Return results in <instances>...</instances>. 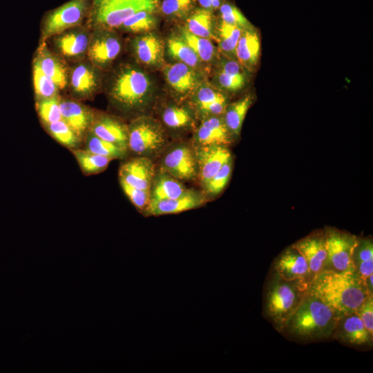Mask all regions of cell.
Returning a JSON list of instances; mask_svg holds the SVG:
<instances>
[{
    "label": "cell",
    "mask_w": 373,
    "mask_h": 373,
    "mask_svg": "<svg viewBox=\"0 0 373 373\" xmlns=\"http://www.w3.org/2000/svg\"><path fill=\"white\" fill-rule=\"evenodd\" d=\"M222 115H211L202 118L194 134L196 146L222 144L228 146L232 141Z\"/></svg>",
    "instance_id": "24"
},
{
    "label": "cell",
    "mask_w": 373,
    "mask_h": 373,
    "mask_svg": "<svg viewBox=\"0 0 373 373\" xmlns=\"http://www.w3.org/2000/svg\"><path fill=\"white\" fill-rule=\"evenodd\" d=\"M187 189L180 180L161 171L155 175L150 189V202L173 199L181 196Z\"/></svg>",
    "instance_id": "27"
},
{
    "label": "cell",
    "mask_w": 373,
    "mask_h": 373,
    "mask_svg": "<svg viewBox=\"0 0 373 373\" xmlns=\"http://www.w3.org/2000/svg\"><path fill=\"white\" fill-rule=\"evenodd\" d=\"M102 87L110 103L125 114L144 109L153 94V85L148 74L132 62H122L112 68L104 76Z\"/></svg>",
    "instance_id": "1"
},
{
    "label": "cell",
    "mask_w": 373,
    "mask_h": 373,
    "mask_svg": "<svg viewBox=\"0 0 373 373\" xmlns=\"http://www.w3.org/2000/svg\"><path fill=\"white\" fill-rule=\"evenodd\" d=\"M242 30L238 27L220 21L216 28V40L220 52L225 57L236 60V48Z\"/></svg>",
    "instance_id": "32"
},
{
    "label": "cell",
    "mask_w": 373,
    "mask_h": 373,
    "mask_svg": "<svg viewBox=\"0 0 373 373\" xmlns=\"http://www.w3.org/2000/svg\"><path fill=\"white\" fill-rule=\"evenodd\" d=\"M169 55L178 62L198 69L202 63L193 50L179 36H171L166 41Z\"/></svg>",
    "instance_id": "33"
},
{
    "label": "cell",
    "mask_w": 373,
    "mask_h": 373,
    "mask_svg": "<svg viewBox=\"0 0 373 373\" xmlns=\"http://www.w3.org/2000/svg\"><path fill=\"white\" fill-rule=\"evenodd\" d=\"M184 21V28L191 34L216 40L213 12L195 8Z\"/></svg>",
    "instance_id": "28"
},
{
    "label": "cell",
    "mask_w": 373,
    "mask_h": 373,
    "mask_svg": "<svg viewBox=\"0 0 373 373\" xmlns=\"http://www.w3.org/2000/svg\"><path fill=\"white\" fill-rule=\"evenodd\" d=\"M352 262L354 271L365 283L366 280L373 275V244L371 239L358 238Z\"/></svg>",
    "instance_id": "31"
},
{
    "label": "cell",
    "mask_w": 373,
    "mask_h": 373,
    "mask_svg": "<svg viewBox=\"0 0 373 373\" xmlns=\"http://www.w3.org/2000/svg\"><path fill=\"white\" fill-rule=\"evenodd\" d=\"M309 284L302 280H285L271 269L265 283L262 311L264 317L278 332L302 303Z\"/></svg>",
    "instance_id": "4"
},
{
    "label": "cell",
    "mask_w": 373,
    "mask_h": 373,
    "mask_svg": "<svg viewBox=\"0 0 373 373\" xmlns=\"http://www.w3.org/2000/svg\"><path fill=\"white\" fill-rule=\"evenodd\" d=\"M216 81L220 90L227 91H237L244 87L246 83V76L231 75L220 70H218L216 75Z\"/></svg>",
    "instance_id": "45"
},
{
    "label": "cell",
    "mask_w": 373,
    "mask_h": 373,
    "mask_svg": "<svg viewBox=\"0 0 373 373\" xmlns=\"http://www.w3.org/2000/svg\"><path fill=\"white\" fill-rule=\"evenodd\" d=\"M325 236L327 254L325 270L354 271L352 256L358 238L350 233L332 227L325 229Z\"/></svg>",
    "instance_id": "10"
},
{
    "label": "cell",
    "mask_w": 373,
    "mask_h": 373,
    "mask_svg": "<svg viewBox=\"0 0 373 373\" xmlns=\"http://www.w3.org/2000/svg\"><path fill=\"white\" fill-rule=\"evenodd\" d=\"M163 123L171 129H183L193 124L192 111L184 106L169 105L162 113Z\"/></svg>",
    "instance_id": "35"
},
{
    "label": "cell",
    "mask_w": 373,
    "mask_h": 373,
    "mask_svg": "<svg viewBox=\"0 0 373 373\" xmlns=\"http://www.w3.org/2000/svg\"><path fill=\"white\" fill-rule=\"evenodd\" d=\"M231 166L232 160L231 159L202 186L208 195H216L223 191L229 180L232 171Z\"/></svg>",
    "instance_id": "42"
},
{
    "label": "cell",
    "mask_w": 373,
    "mask_h": 373,
    "mask_svg": "<svg viewBox=\"0 0 373 373\" xmlns=\"http://www.w3.org/2000/svg\"><path fill=\"white\" fill-rule=\"evenodd\" d=\"M161 0H90L84 24L90 29L116 30L132 15L141 11L158 12Z\"/></svg>",
    "instance_id": "5"
},
{
    "label": "cell",
    "mask_w": 373,
    "mask_h": 373,
    "mask_svg": "<svg viewBox=\"0 0 373 373\" xmlns=\"http://www.w3.org/2000/svg\"><path fill=\"white\" fill-rule=\"evenodd\" d=\"M179 36L193 50L202 62H211L218 57V50L211 39L193 35L184 27L180 28Z\"/></svg>",
    "instance_id": "34"
},
{
    "label": "cell",
    "mask_w": 373,
    "mask_h": 373,
    "mask_svg": "<svg viewBox=\"0 0 373 373\" xmlns=\"http://www.w3.org/2000/svg\"><path fill=\"white\" fill-rule=\"evenodd\" d=\"M32 62L55 83L61 91L66 90L70 65L55 53L46 42L39 43Z\"/></svg>",
    "instance_id": "16"
},
{
    "label": "cell",
    "mask_w": 373,
    "mask_h": 373,
    "mask_svg": "<svg viewBox=\"0 0 373 373\" xmlns=\"http://www.w3.org/2000/svg\"><path fill=\"white\" fill-rule=\"evenodd\" d=\"M87 59L102 71H108L122 53L123 42L116 30H90Z\"/></svg>",
    "instance_id": "8"
},
{
    "label": "cell",
    "mask_w": 373,
    "mask_h": 373,
    "mask_svg": "<svg viewBox=\"0 0 373 373\" xmlns=\"http://www.w3.org/2000/svg\"><path fill=\"white\" fill-rule=\"evenodd\" d=\"M196 0H161L158 13L172 19H185L195 8Z\"/></svg>",
    "instance_id": "39"
},
{
    "label": "cell",
    "mask_w": 373,
    "mask_h": 373,
    "mask_svg": "<svg viewBox=\"0 0 373 373\" xmlns=\"http://www.w3.org/2000/svg\"><path fill=\"white\" fill-rule=\"evenodd\" d=\"M220 21L245 30L252 27L251 24L234 5L224 2L219 8Z\"/></svg>",
    "instance_id": "43"
},
{
    "label": "cell",
    "mask_w": 373,
    "mask_h": 373,
    "mask_svg": "<svg viewBox=\"0 0 373 373\" xmlns=\"http://www.w3.org/2000/svg\"><path fill=\"white\" fill-rule=\"evenodd\" d=\"M337 319L333 310L309 291L280 333L300 342L325 340L332 338Z\"/></svg>",
    "instance_id": "3"
},
{
    "label": "cell",
    "mask_w": 373,
    "mask_h": 373,
    "mask_svg": "<svg viewBox=\"0 0 373 373\" xmlns=\"http://www.w3.org/2000/svg\"><path fill=\"white\" fill-rule=\"evenodd\" d=\"M128 48L136 61L143 66L158 67L164 62V42L153 32L137 35L129 41Z\"/></svg>",
    "instance_id": "15"
},
{
    "label": "cell",
    "mask_w": 373,
    "mask_h": 373,
    "mask_svg": "<svg viewBox=\"0 0 373 373\" xmlns=\"http://www.w3.org/2000/svg\"><path fill=\"white\" fill-rule=\"evenodd\" d=\"M86 150L111 159L123 157L126 151L116 144L104 140L88 131L85 135Z\"/></svg>",
    "instance_id": "38"
},
{
    "label": "cell",
    "mask_w": 373,
    "mask_h": 373,
    "mask_svg": "<svg viewBox=\"0 0 373 373\" xmlns=\"http://www.w3.org/2000/svg\"><path fill=\"white\" fill-rule=\"evenodd\" d=\"M90 32L84 23L51 37L46 43L55 53L70 64L87 57Z\"/></svg>",
    "instance_id": "11"
},
{
    "label": "cell",
    "mask_w": 373,
    "mask_h": 373,
    "mask_svg": "<svg viewBox=\"0 0 373 373\" xmlns=\"http://www.w3.org/2000/svg\"><path fill=\"white\" fill-rule=\"evenodd\" d=\"M192 94L193 106L202 118L222 115L228 104L225 94L209 84H200Z\"/></svg>",
    "instance_id": "23"
},
{
    "label": "cell",
    "mask_w": 373,
    "mask_h": 373,
    "mask_svg": "<svg viewBox=\"0 0 373 373\" xmlns=\"http://www.w3.org/2000/svg\"><path fill=\"white\" fill-rule=\"evenodd\" d=\"M291 247L298 250L305 259L312 280L326 269L327 254L325 231H315L296 242Z\"/></svg>",
    "instance_id": "14"
},
{
    "label": "cell",
    "mask_w": 373,
    "mask_h": 373,
    "mask_svg": "<svg viewBox=\"0 0 373 373\" xmlns=\"http://www.w3.org/2000/svg\"><path fill=\"white\" fill-rule=\"evenodd\" d=\"M80 168L86 175L95 174L105 170L110 161L109 157L93 153L88 150L76 149L73 151Z\"/></svg>",
    "instance_id": "37"
},
{
    "label": "cell",
    "mask_w": 373,
    "mask_h": 373,
    "mask_svg": "<svg viewBox=\"0 0 373 373\" xmlns=\"http://www.w3.org/2000/svg\"><path fill=\"white\" fill-rule=\"evenodd\" d=\"M89 131L99 138L127 151L128 125L119 118L108 114L95 112Z\"/></svg>",
    "instance_id": "19"
},
{
    "label": "cell",
    "mask_w": 373,
    "mask_h": 373,
    "mask_svg": "<svg viewBox=\"0 0 373 373\" xmlns=\"http://www.w3.org/2000/svg\"><path fill=\"white\" fill-rule=\"evenodd\" d=\"M121 186L133 204L139 210L146 212L150 202V191L133 187L119 180Z\"/></svg>",
    "instance_id": "44"
},
{
    "label": "cell",
    "mask_w": 373,
    "mask_h": 373,
    "mask_svg": "<svg viewBox=\"0 0 373 373\" xmlns=\"http://www.w3.org/2000/svg\"><path fill=\"white\" fill-rule=\"evenodd\" d=\"M32 74L35 101L59 95L61 90L55 83L32 61Z\"/></svg>",
    "instance_id": "36"
},
{
    "label": "cell",
    "mask_w": 373,
    "mask_h": 373,
    "mask_svg": "<svg viewBox=\"0 0 373 373\" xmlns=\"http://www.w3.org/2000/svg\"><path fill=\"white\" fill-rule=\"evenodd\" d=\"M69 65L66 90L70 97L79 101L93 98L103 86L104 72L87 58Z\"/></svg>",
    "instance_id": "9"
},
{
    "label": "cell",
    "mask_w": 373,
    "mask_h": 373,
    "mask_svg": "<svg viewBox=\"0 0 373 373\" xmlns=\"http://www.w3.org/2000/svg\"><path fill=\"white\" fill-rule=\"evenodd\" d=\"M158 14L155 11H139L125 19L116 30L135 35L149 32L158 25Z\"/></svg>",
    "instance_id": "30"
},
{
    "label": "cell",
    "mask_w": 373,
    "mask_h": 373,
    "mask_svg": "<svg viewBox=\"0 0 373 373\" xmlns=\"http://www.w3.org/2000/svg\"><path fill=\"white\" fill-rule=\"evenodd\" d=\"M155 175L154 164L146 156L131 158L122 164L119 169V180L148 191L151 189Z\"/></svg>",
    "instance_id": "18"
},
{
    "label": "cell",
    "mask_w": 373,
    "mask_h": 373,
    "mask_svg": "<svg viewBox=\"0 0 373 373\" xmlns=\"http://www.w3.org/2000/svg\"><path fill=\"white\" fill-rule=\"evenodd\" d=\"M332 338L358 348H370L373 344V336L355 312L338 318Z\"/></svg>",
    "instance_id": "13"
},
{
    "label": "cell",
    "mask_w": 373,
    "mask_h": 373,
    "mask_svg": "<svg viewBox=\"0 0 373 373\" xmlns=\"http://www.w3.org/2000/svg\"><path fill=\"white\" fill-rule=\"evenodd\" d=\"M128 149L137 156L149 157L162 149L166 142L161 124L152 117L142 115L128 125Z\"/></svg>",
    "instance_id": "7"
},
{
    "label": "cell",
    "mask_w": 373,
    "mask_h": 373,
    "mask_svg": "<svg viewBox=\"0 0 373 373\" xmlns=\"http://www.w3.org/2000/svg\"><path fill=\"white\" fill-rule=\"evenodd\" d=\"M309 291L328 305L338 318L355 312L372 295L354 271L324 270L312 280Z\"/></svg>",
    "instance_id": "2"
},
{
    "label": "cell",
    "mask_w": 373,
    "mask_h": 373,
    "mask_svg": "<svg viewBox=\"0 0 373 373\" xmlns=\"http://www.w3.org/2000/svg\"><path fill=\"white\" fill-rule=\"evenodd\" d=\"M90 8V0H69L46 12L41 20L39 43L69 28L84 23Z\"/></svg>",
    "instance_id": "6"
},
{
    "label": "cell",
    "mask_w": 373,
    "mask_h": 373,
    "mask_svg": "<svg viewBox=\"0 0 373 373\" xmlns=\"http://www.w3.org/2000/svg\"><path fill=\"white\" fill-rule=\"evenodd\" d=\"M260 54V41L258 32L252 26L242 31L236 48V58L245 69L254 70Z\"/></svg>",
    "instance_id": "26"
},
{
    "label": "cell",
    "mask_w": 373,
    "mask_h": 373,
    "mask_svg": "<svg viewBox=\"0 0 373 373\" xmlns=\"http://www.w3.org/2000/svg\"><path fill=\"white\" fill-rule=\"evenodd\" d=\"M252 104V96L247 95L227 104L223 113V120L232 137L240 135L246 114Z\"/></svg>",
    "instance_id": "29"
},
{
    "label": "cell",
    "mask_w": 373,
    "mask_h": 373,
    "mask_svg": "<svg viewBox=\"0 0 373 373\" xmlns=\"http://www.w3.org/2000/svg\"><path fill=\"white\" fill-rule=\"evenodd\" d=\"M164 75L168 85L180 96L192 94L201 84L197 69L181 62L166 65Z\"/></svg>",
    "instance_id": "21"
},
{
    "label": "cell",
    "mask_w": 373,
    "mask_h": 373,
    "mask_svg": "<svg viewBox=\"0 0 373 373\" xmlns=\"http://www.w3.org/2000/svg\"><path fill=\"white\" fill-rule=\"evenodd\" d=\"M271 269L287 280H302L311 283L308 265L300 253L293 247L285 249L274 261Z\"/></svg>",
    "instance_id": "20"
},
{
    "label": "cell",
    "mask_w": 373,
    "mask_h": 373,
    "mask_svg": "<svg viewBox=\"0 0 373 373\" xmlns=\"http://www.w3.org/2000/svg\"><path fill=\"white\" fill-rule=\"evenodd\" d=\"M60 95L36 101V110L44 126L61 119Z\"/></svg>",
    "instance_id": "41"
},
{
    "label": "cell",
    "mask_w": 373,
    "mask_h": 373,
    "mask_svg": "<svg viewBox=\"0 0 373 373\" xmlns=\"http://www.w3.org/2000/svg\"><path fill=\"white\" fill-rule=\"evenodd\" d=\"M204 202L205 197L203 194L193 189H187L180 197L150 202L145 213L151 216L179 213L198 208Z\"/></svg>",
    "instance_id": "25"
},
{
    "label": "cell",
    "mask_w": 373,
    "mask_h": 373,
    "mask_svg": "<svg viewBox=\"0 0 373 373\" xmlns=\"http://www.w3.org/2000/svg\"><path fill=\"white\" fill-rule=\"evenodd\" d=\"M48 133L58 142L68 148L77 146L81 138L62 119L45 126Z\"/></svg>",
    "instance_id": "40"
},
{
    "label": "cell",
    "mask_w": 373,
    "mask_h": 373,
    "mask_svg": "<svg viewBox=\"0 0 373 373\" xmlns=\"http://www.w3.org/2000/svg\"><path fill=\"white\" fill-rule=\"evenodd\" d=\"M194 150L198 164V177L202 186L231 159V152L226 145L195 146Z\"/></svg>",
    "instance_id": "17"
},
{
    "label": "cell",
    "mask_w": 373,
    "mask_h": 373,
    "mask_svg": "<svg viewBox=\"0 0 373 373\" xmlns=\"http://www.w3.org/2000/svg\"><path fill=\"white\" fill-rule=\"evenodd\" d=\"M60 112L64 120L79 137L82 138L89 131L95 112L72 97H60Z\"/></svg>",
    "instance_id": "22"
},
{
    "label": "cell",
    "mask_w": 373,
    "mask_h": 373,
    "mask_svg": "<svg viewBox=\"0 0 373 373\" xmlns=\"http://www.w3.org/2000/svg\"><path fill=\"white\" fill-rule=\"evenodd\" d=\"M200 8L213 12L219 9L225 2L224 0H196Z\"/></svg>",
    "instance_id": "47"
},
{
    "label": "cell",
    "mask_w": 373,
    "mask_h": 373,
    "mask_svg": "<svg viewBox=\"0 0 373 373\" xmlns=\"http://www.w3.org/2000/svg\"><path fill=\"white\" fill-rule=\"evenodd\" d=\"M161 171L178 180H191L198 177V164L194 149L185 145H177L163 156Z\"/></svg>",
    "instance_id": "12"
},
{
    "label": "cell",
    "mask_w": 373,
    "mask_h": 373,
    "mask_svg": "<svg viewBox=\"0 0 373 373\" xmlns=\"http://www.w3.org/2000/svg\"><path fill=\"white\" fill-rule=\"evenodd\" d=\"M368 332L373 336V294L367 298L356 310Z\"/></svg>",
    "instance_id": "46"
}]
</instances>
